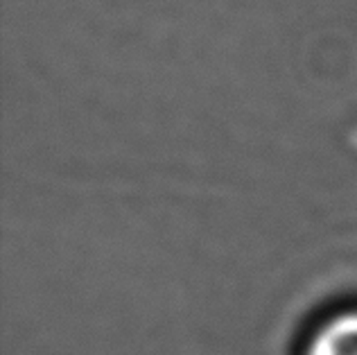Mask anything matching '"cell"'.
I'll return each mask as SVG.
<instances>
[{
	"label": "cell",
	"mask_w": 357,
	"mask_h": 355,
	"mask_svg": "<svg viewBox=\"0 0 357 355\" xmlns=\"http://www.w3.org/2000/svg\"><path fill=\"white\" fill-rule=\"evenodd\" d=\"M307 355H357V310L324 324L310 342Z\"/></svg>",
	"instance_id": "obj_1"
}]
</instances>
